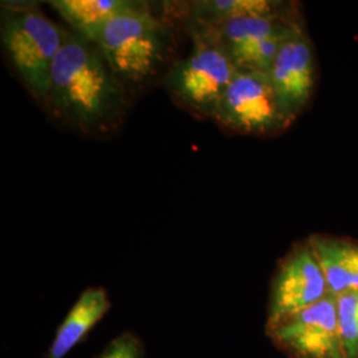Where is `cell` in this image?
<instances>
[{
	"label": "cell",
	"instance_id": "cell-1",
	"mask_svg": "<svg viewBox=\"0 0 358 358\" xmlns=\"http://www.w3.org/2000/svg\"><path fill=\"white\" fill-rule=\"evenodd\" d=\"M45 106L85 134L109 133L127 110V85L87 38L68 32L52 66Z\"/></svg>",
	"mask_w": 358,
	"mask_h": 358
},
{
	"label": "cell",
	"instance_id": "cell-2",
	"mask_svg": "<svg viewBox=\"0 0 358 358\" xmlns=\"http://www.w3.org/2000/svg\"><path fill=\"white\" fill-rule=\"evenodd\" d=\"M80 36L87 38L125 85H142L165 64L170 51L169 27L149 6L118 15Z\"/></svg>",
	"mask_w": 358,
	"mask_h": 358
},
{
	"label": "cell",
	"instance_id": "cell-3",
	"mask_svg": "<svg viewBox=\"0 0 358 358\" xmlns=\"http://www.w3.org/2000/svg\"><path fill=\"white\" fill-rule=\"evenodd\" d=\"M66 31L29 4H6L1 7L0 38L17 76L27 90L45 103L52 66L64 44Z\"/></svg>",
	"mask_w": 358,
	"mask_h": 358
},
{
	"label": "cell",
	"instance_id": "cell-4",
	"mask_svg": "<svg viewBox=\"0 0 358 358\" xmlns=\"http://www.w3.org/2000/svg\"><path fill=\"white\" fill-rule=\"evenodd\" d=\"M194 40L189 56L170 68L165 87L183 108L213 118L238 66L215 41L201 35H194Z\"/></svg>",
	"mask_w": 358,
	"mask_h": 358
},
{
	"label": "cell",
	"instance_id": "cell-5",
	"mask_svg": "<svg viewBox=\"0 0 358 358\" xmlns=\"http://www.w3.org/2000/svg\"><path fill=\"white\" fill-rule=\"evenodd\" d=\"M223 128L247 136H269L288 128L267 73L238 69L213 117Z\"/></svg>",
	"mask_w": 358,
	"mask_h": 358
},
{
	"label": "cell",
	"instance_id": "cell-6",
	"mask_svg": "<svg viewBox=\"0 0 358 358\" xmlns=\"http://www.w3.org/2000/svg\"><path fill=\"white\" fill-rule=\"evenodd\" d=\"M266 333L288 358H346L337 297L331 294L266 329Z\"/></svg>",
	"mask_w": 358,
	"mask_h": 358
},
{
	"label": "cell",
	"instance_id": "cell-7",
	"mask_svg": "<svg viewBox=\"0 0 358 358\" xmlns=\"http://www.w3.org/2000/svg\"><path fill=\"white\" fill-rule=\"evenodd\" d=\"M329 294L321 266L307 239L284 256L271 282L266 329Z\"/></svg>",
	"mask_w": 358,
	"mask_h": 358
},
{
	"label": "cell",
	"instance_id": "cell-8",
	"mask_svg": "<svg viewBox=\"0 0 358 358\" xmlns=\"http://www.w3.org/2000/svg\"><path fill=\"white\" fill-rule=\"evenodd\" d=\"M315 75L313 45L300 26L285 40L268 72L276 101L288 127L310 103L316 83Z\"/></svg>",
	"mask_w": 358,
	"mask_h": 358
},
{
	"label": "cell",
	"instance_id": "cell-9",
	"mask_svg": "<svg viewBox=\"0 0 358 358\" xmlns=\"http://www.w3.org/2000/svg\"><path fill=\"white\" fill-rule=\"evenodd\" d=\"M325 275L329 294L358 291V241L329 234H313L307 238Z\"/></svg>",
	"mask_w": 358,
	"mask_h": 358
},
{
	"label": "cell",
	"instance_id": "cell-10",
	"mask_svg": "<svg viewBox=\"0 0 358 358\" xmlns=\"http://www.w3.org/2000/svg\"><path fill=\"white\" fill-rule=\"evenodd\" d=\"M110 309V300L101 287L85 289L57 328L45 358H65Z\"/></svg>",
	"mask_w": 358,
	"mask_h": 358
},
{
	"label": "cell",
	"instance_id": "cell-11",
	"mask_svg": "<svg viewBox=\"0 0 358 358\" xmlns=\"http://www.w3.org/2000/svg\"><path fill=\"white\" fill-rule=\"evenodd\" d=\"M50 4L77 35L103 24L118 15L146 6V3L131 0H53Z\"/></svg>",
	"mask_w": 358,
	"mask_h": 358
},
{
	"label": "cell",
	"instance_id": "cell-12",
	"mask_svg": "<svg viewBox=\"0 0 358 358\" xmlns=\"http://www.w3.org/2000/svg\"><path fill=\"white\" fill-rule=\"evenodd\" d=\"M284 15L282 1L273 0H205L192 6L196 24H217L242 17H267Z\"/></svg>",
	"mask_w": 358,
	"mask_h": 358
},
{
	"label": "cell",
	"instance_id": "cell-13",
	"mask_svg": "<svg viewBox=\"0 0 358 358\" xmlns=\"http://www.w3.org/2000/svg\"><path fill=\"white\" fill-rule=\"evenodd\" d=\"M337 313L346 358H358V291L337 297Z\"/></svg>",
	"mask_w": 358,
	"mask_h": 358
},
{
	"label": "cell",
	"instance_id": "cell-14",
	"mask_svg": "<svg viewBox=\"0 0 358 358\" xmlns=\"http://www.w3.org/2000/svg\"><path fill=\"white\" fill-rule=\"evenodd\" d=\"M100 358H142V345L133 333H121L106 346Z\"/></svg>",
	"mask_w": 358,
	"mask_h": 358
}]
</instances>
